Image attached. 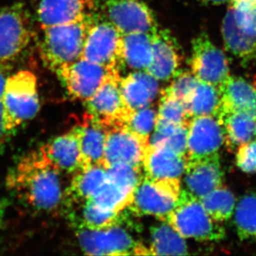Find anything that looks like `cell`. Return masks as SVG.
I'll use <instances>...</instances> for the list:
<instances>
[{
	"label": "cell",
	"mask_w": 256,
	"mask_h": 256,
	"mask_svg": "<svg viewBox=\"0 0 256 256\" xmlns=\"http://www.w3.org/2000/svg\"><path fill=\"white\" fill-rule=\"evenodd\" d=\"M224 144V130L218 117L196 116L190 120L188 126V161L219 154Z\"/></svg>",
	"instance_id": "cell-14"
},
{
	"label": "cell",
	"mask_w": 256,
	"mask_h": 256,
	"mask_svg": "<svg viewBox=\"0 0 256 256\" xmlns=\"http://www.w3.org/2000/svg\"><path fill=\"white\" fill-rule=\"evenodd\" d=\"M114 69L117 68L109 69L80 58L55 73L70 96L85 102L96 92Z\"/></svg>",
	"instance_id": "cell-11"
},
{
	"label": "cell",
	"mask_w": 256,
	"mask_h": 256,
	"mask_svg": "<svg viewBox=\"0 0 256 256\" xmlns=\"http://www.w3.org/2000/svg\"><path fill=\"white\" fill-rule=\"evenodd\" d=\"M190 66L191 72L198 80L218 90L230 76L228 56L206 32L198 34L192 42Z\"/></svg>",
	"instance_id": "cell-9"
},
{
	"label": "cell",
	"mask_w": 256,
	"mask_h": 256,
	"mask_svg": "<svg viewBox=\"0 0 256 256\" xmlns=\"http://www.w3.org/2000/svg\"><path fill=\"white\" fill-rule=\"evenodd\" d=\"M184 104L191 118L202 116L218 117L220 110V90L214 86L198 80L195 89Z\"/></svg>",
	"instance_id": "cell-29"
},
{
	"label": "cell",
	"mask_w": 256,
	"mask_h": 256,
	"mask_svg": "<svg viewBox=\"0 0 256 256\" xmlns=\"http://www.w3.org/2000/svg\"><path fill=\"white\" fill-rule=\"evenodd\" d=\"M121 96L130 112L150 106L158 93V80L145 70H134L120 83Z\"/></svg>",
	"instance_id": "cell-23"
},
{
	"label": "cell",
	"mask_w": 256,
	"mask_h": 256,
	"mask_svg": "<svg viewBox=\"0 0 256 256\" xmlns=\"http://www.w3.org/2000/svg\"><path fill=\"white\" fill-rule=\"evenodd\" d=\"M68 218L74 229L102 230L121 225L124 220L122 212H116L100 208L92 200L82 205L69 208Z\"/></svg>",
	"instance_id": "cell-25"
},
{
	"label": "cell",
	"mask_w": 256,
	"mask_h": 256,
	"mask_svg": "<svg viewBox=\"0 0 256 256\" xmlns=\"http://www.w3.org/2000/svg\"><path fill=\"white\" fill-rule=\"evenodd\" d=\"M108 178L120 188L133 194L136 186L144 176L142 168L126 164H114L107 168Z\"/></svg>",
	"instance_id": "cell-35"
},
{
	"label": "cell",
	"mask_w": 256,
	"mask_h": 256,
	"mask_svg": "<svg viewBox=\"0 0 256 256\" xmlns=\"http://www.w3.org/2000/svg\"><path fill=\"white\" fill-rule=\"evenodd\" d=\"M188 158L162 144H148L145 150L142 168L152 178L181 179L186 170Z\"/></svg>",
	"instance_id": "cell-18"
},
{
	"label": "cell",
	"mask_w": 256,
	"mask_h": 256,
	"mask_svg": "<svg viewBox=\"0 0 256 256\" xmlns=\"http://www.w3.org/2000/svg\"><path fill=\"white\" fill-rule=\"evenodd\" d=\"M109 21L122 35L154 34L158 29L152 10L142 0H106Z\"/></svg>",
	"instance_id": "cell-13"
},
{
	"label": "cell",
	"mask_w": 256,
	"mask_h": 256,
	"mask_svg": "<svg viewBox=\"0 0 256 256\" xmlns=\"http://www.w3.org/2000/svg\"><path fill=\"white\" fill-rule=\"evenodd\" d=\"M72 176L64 194L63 206L66 210L93 198L108 179L106 168L102 165L80 168Z\"/></svg>",
	"instance_id": "cell-21"
},
{
	"label": "cell",
	"mask_w": 256,
	"mask_h": 256,
	"mask_svg": "<svg viewBox=\"0 0 256 256\" xmlns=\"http://www.w3.org/2000/svg\"><path fill=\"white\" fill-rule=\"evenodd\" d=\"M234 223L242 240H256V192L246 194L234 208Z\"/></svg>",
	"instance_id": "cell-30"
},
{
	"label": "cell",
	"mask_w": 256,
	"mask_h": 256,
	"mask_svg": "<svg viewBox=\"0 0 256 256\" xmlns=\"http://www.w3.org/2000/svg\"><path fill=\"white\" fill-rule=\"evenodd\" d=\"M199 199L208 215L216 222H226L234 214L236 198L232 192L223 185Z\"/></svg>",
	"instance_id": "cell-31"
},
{
	"label": "cell",
	"mask_w": 256,
	"mask_h": 256,
	"mask_svg": "<svg viewBox=\"0 0 256 256\" xmlns=\"http://www.w3.org/2000/svg\"><path fill=\"white\" fill-rule=\"evenodd\" d=\"M76 236L83 253L89 256L136 254L138 243L121 225L102 230L78 228Z\"/></svg>",
	"instance_id": "cell-10"
},
{
	"label": "cell",
	"mask_w": 256,
	"mask_h": 256,
	"mask_svg": "<svg viewBox=\"0 0 256 256\" xmlns=\"http://www.w3.org/2000/svg\"><path fill=\"white\" fill-rule=\"evenodd\" d=\"M94 22L92 14L73 22L42 28L40 54L46 66L56 72L80 59Z\"/></svg>",
	"instance_id": "cell-2"
},
{
	"label": "cell",
	"mask_w": 256,
	"mask_h": 256,
	"mask_svg": "<svg viewBox=\"0 0 256 256\" xmlns=\"http://www.w3.org/2000/svg\"><path fill=\"white\" fill-rule=\"evenodd\" d=\"M11 136H12V133L8 132L5 128L4 112H2V106L1 103L0 104V152L4 151L5 144H7Z\"/></svg>",
	"instance_id": "cell-39"
},
{
	"label": "cell",
	"mask_w": 256,
	"mask_h": 256,
	"mask_svg": "<svg viewBox=\"0 0 256 256\" xmlns=\"http://www.w3.org/2000/svg\"><path fill=\"white\" fill-rule=\"evenodd\" d=\"M72 130L78 136L80 146V168L96 165L104 166V145L108 128L86 112L82 120Z\"/></svg>",
	"instance_id": "cell-17"
},
{
	"label": "cell",
	"mask_w": 256,
	"mask_h": 256,
	"mask_svg": "<svg viewBox=\"0 0 256 256\" xmlns=\"http://www.w3.org/2000/svg\"><path fill=\"white\" fill-rule=\"evenodd\" d=\"M2 106L5 128L10 133L34 118L40 107L36 76L29 70H20L8 76Z\"/></svg>",
	"instance_id": "cell-4"
},
{
	"label": "cell",
	"mask_w": 256,
	"mask_h": 256,
	"mask_svg": "<svg viewBox=\"0 0 256 256\" xmlns=\"http://www.w3.org/2000/svg\"><path fill=\"white\" fill-rule=\"evenodd\" d=\"M222 124L225 144L229 151L256 138V117L243 112H228L219 114Z\"/></svg>",
	"instance_id": "cell-27"
},
{
	"label": "cell",
	"mask_w": 256,
	"mask_h": 256,
	"mask_svg": "<svg viewBox=\"0 0 256 256\" xmlns=\"http://www.w3.org/2000/svg\"><path fill=\"white\" fill-rule=\"evenodd\" d=\"M198 1L204 5H220L230 2V0H198Z\"/></svg>",
	"instance_id": "cell-43"
},
{
	"label": "cell",
	"mask_w": 256,
	"mask_h": 256,
	"mask_svg": "<svg viewBox=\"0 0 256 256\" xmlns=\"http://www.w3.org/2000/svg\"><path fill=\"white\" fill-rule=\"evenodd\" d=\"M165 222L185 239L216 242L226 236L222 226L208 215L200 199L186 189H181L176 206Z\"/></svg>",
	"instance_id": "cell-3"
},
{
	"label": "cell",
	"mask_w": 256,
	"mask_h": 256,
	"mask_svg": "<svg viewBox=\"0 0 256 256\" xmlns=\"http://www.w3.org/2000/svg\"><path fill=\"white\" fill-rule=\"evenodd\" d=\"M156 118L157 110L150 106L131 112L126 118L124 126L142 141L150 144L151 133L154 130Z\"/></svg>",
	"instance_id": "cell-34"
},
{
	"label": "cell",
	"mask_w": 256,
	"mask_h": 256,
	"mask_svg": "<svg viewBox=\"0 0 256 256\" xmlns=\"http://www.w3.org/2000/svg\"><path fill=\"white\" fill-rule=\"evenodd\" d=\"M152 59V34L134 32L122 35L120 66L146 70Z\"/></svg>",
	"instance_id": "cell-26"
},
{
	"label": "cell",
	"mask_w": 256,
	"mask_h": 256,
	"mask_svg": "<svg viewBox=\"0 0 256 256\" xmlns=\"http://www.w3.org/2000/svg\"><path fill=\"white\" fill-rule=\"evenodd\" d=\"M6 66L0 65V104L2 103V96L4 93L5 86L8 80Z\"/></svg>",
	"instance_id": "cell-40"
},
{
	"label": "cell",
	"mask_w": 256,
	"mask_h": 256,
	"mask_svg": "<svg viewBox=\"0 0 256 256\" xmlns=\"http://www.w3.org/2000/svg\"><path fill=\"white\" fill-rule=\"evenodd\" d=\"M222 35L226 49L242 60L256 59V7L230 5L223 18Z\"/></svg>",
	"instance_id": "cell-6"
},
{
	"label": "cell",
	"mask_w": 256,
	"mask_h": 256,
	"mask_svg": "<svg viewBox=\"0 0 256 256\" xmlns=\"http://www.w3.org/2000/svg\"><path fill=\"white\" fill-rule=\"evenodd\" d=\"M171 85L162 93L174 97L185 104L198 82V78L191 72H178L174 76Z\"/></svg>",
	"instance_id": "cell-36"
},
{
	"label": "cell",
	"mask_w": 256,
	"mask_h": 256,
	"mask_svg": "<svg viewBox=\"0 0 256 256\" xmlns=\"http://www.w3.org/2000/svg\"><path fill=\"white\" fill-rule=\"evenodd\" d=\"M39 150L62 174L73 175L82 168L80 146L72 130L52 138Z\"/></svg>",
	"instance_id": "cell-22"
},
{
	"label": "cell",
	"mask_w": 256,
	"mask_h": 256,
	"mask_svg": "<svg viewBox=\"0 0 256 256\" xmlns=\"http://www.w3.org/2000/svg\"><path fill=\"white\" fill-rule=\"evenodd\" d=\"M62 174L41 150H34L10 170L6 178V186L32 210L51 213L64 203L65 190L62 184Z\"/></svg>",
	"instance_id": "cell-1"
},
{
	"label": "cell",
	"mask_w": 256,
	"mask_h": 256,
	"mask_svg": "<svg viewBox=\"0 0 256 256\" xmlns=\"http://www.w3.org/2000/svg\"><path fill=\"white\" fill-rule=\"evenodd\" d=\"M7 205V200H0V228H2V224H4Z\"/></svg>",
	"instance_id": "cell-41"
},
{
	"label": "cell",
	"mask_w": 256,
	"mask_h": 256,
	"mask_svg": "<svg viewBox=\"0 0 256 256\" xmlns=\"http://www.w3.org/2000/svg\"><path fill=\"white\" fill-rule=\"evenodd\" d=\"M148 144L124 126L108 128L104 145V168H107L114 164L142 168L145 150Z\"/></svg>",
	"instance_id": "cell-15"
},
{
	"label": "cell",
	"mask_w": 256,
	"mask_h": 256,
	"mask_svg": "<svg viewBox=\"0 0 256 256\" xmlns=\"http://www.w3.org/2000/svg\"><path fill=\"white\" fill-rule=\"evenodd\" d=\"M32 27L28 11L22 4L0 8V65L16 60L27 48Z\"/></svg>",
	"instance_id": "cell-7"
},
{
	"label": "cell",
	"mask_w": 256,
	"mask_h": 256,
	"mask_svg": "<svg viewBox=\"0 0 256 256\" xmlns=\"http://www.w3.org/2000/svg\"><path fill=\"white\" fill-rule=\"evenodd\" d=\"M188 126H180L176 130L154 144H162L179 154L186 156L188 148Z\"/></svg>",
	"instance_id": "cell-38"
},
{
	"label": "cell",
	"mask_w": 256,
	"mask_h": 256,
	"mask_svg": "<svg viewBox=\"0 0 256 256\" xmlns=\"http://www.w3.org/2000/svg\"><path fill=\"white\" fill-rule=\"evenodd\" d=\"M184 175L186 190L198 198L220 188L223 172L219 154L188 161Z\"/></svg>",
	"instance_id": "cell-19"
},
{
	"label": "cell",
	"mask_w": 256,
	"mask_h": 256,
	"mask_svg": "<svg viewBox=\"0 0 256 256\" xmlns=\"http://www.w3.org/2000/svg\"><path fill=\"white\" fill-rule=\"evenodd\" d=\"M152 59L148 73L158 80H168L178 72L182 64L181 50L176 38L164 29L152 34Z\"/></svg>",
	"instance_id": "cell-16"
},
{
	"label": "cell",
	"mask_w": 256,
	"mask_h": 256,
	"mask_svg": "<svg viewBox=\"0 0 256 256\" xmlns=\"http://www.w3.org/2000/svg\"><path fill=\"white\" fill-rule=\"evenodd\" d=\"M122 34L110 22H94L80 58L109 69L120 70Z\"/></svg>",
	"instance_id": "cell-12"
},
{
	"label": "cell",
	"mask_w": 256,
	"mask_h": 256,
	"mask_svg": "<svg viewBox=\"0 0 256 256\" xmlns=\"http://www.w3.org/2000/svg\"><path fill=\"white\" fill-rule=\"evenodd\" d=\"M190 120L184 102L162 93L155 126H188Z\"/></svg>",
	"instance_id": "cell-32"
},
{
	"label": "cell",
	"mask_w": 256,
	"mask_h": 256,
	"mask_svg": "<svg viewBox=\"0 0 256 256\" xmlns=\"http://www.w3.org/2000/svg\"><path fill=\"white\" fill-rule=\"evenodd\" d=\"M219 90L220 110L218 116L228 112H243L256 117V88L246 79L230 76Z\"/></svg>",
	"instance_id": "cell-24"
},
{
	"label": "cell",
	"mask_w": 256,
	"mask_h": 256,
	"mask_svg": "<svg viewBox=\"0 0 256 256\" xmlns=\"http://www.w3.org/2000/svg\"><path fill=\"white\" fill-rule=\"evenodd\" d=\"M94 0H41L38 17L42 28L64 24L92 14Z\"/></svg>",
	"instance_id": "cell-20"
},
{
	"label": "cell",
	"mask_w": 256,
	"mask_h": 256,
	"mask_svg": "<svg viewBox=\"0 0 256 256\" xmlns=\"http://www.w3.org/2000/svg\"><path fill=\"white\" fill-rule=\"evenodd\" d=\"M132 194L117 186L109 178L96 195L90 199L98 206L112 212H123L130 202Z\"/></svg>",
	"instance_id": "cell-33"
},
{
	"label": "cell",
	"mask_w": 256,
	"mask_h": 256,
	"mask_svg": "<svg viewBox=\"0 0 256 256\" xmlns=\"http://www.w3.org/2000/svg\"><path fill=\"white\" fill-rule=\"evenodd\" d=\"M120 80V70L114 69L96 92L84 102L87 114L107 128L124 126L131 113L122 99Z\"/></svg>",
	"instance_id": "cell-8"
},
{
	"label": "cell",
	"mask_w": 256,
	"mask_h": 256,
	"mask_svg": "<svg viewBox=\"0 0 256 256\" xmlns=\"http://www.w3.org/2000/svg\"><path fill=\"white\" fill-rule=\"evenodd\" d=\"M180 192V179L152 178L144 174L127 208L136 215L152 216L165 222L175 208Z\"/></svg>",
	"instance_id": "cell-5"
},
{
	"label": "cell",
	"mask_w": 256,
	"mask_h": 256,
	"mask_svg": "<svg viewBox=\"0 0 256 256\" xmlns=\"http://www.w3.org/2000/svg\"><path fill=\"white\" fill-rule=\"evenodd\" d=\"M148 254L154 256H184L188 254L185 238L167 222L150 228Z\"/></svg>",
	"instance_id": "cell-28"
},
{
	"label": "cell",
	"mask_w": 256,
	"mask_h": 256,
	"mask_svg": "<svg viewBox=\"0 0 256 256\" xmlns=\"http://www.w3.org/2000/svg\"><path fill=\"white\" fill-rule=\"evenodd\" d=\"M236 165L244 172H256V138L237 148Z\"/></svg>",
	"instance_id": "cell-37"
},
{
	"label": "cell",
	"mask_w": 256,
	"mask_h": 256,
	"mask_svg": "<svg viewBox=\"0 0 256 256\" xmlns=\"http://www.w3.org/2000/svg\"><path fill=\"white\" fill-rule=\"evenodd\" d=\"M230 4H244L256 7V0H230Z\"/></svg>",
	"instance_id": "cell-42"
}]
</instances>
